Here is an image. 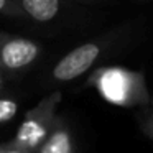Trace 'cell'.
<instances>
[{
    "instance_id": "cell-1",
    "label": "cell",
    "mask_w": 153,
    "mask_h": 153,
    "mask_svg": "<svg viewBox=\"0 0 153 153\" xmlns=\"http://www.w3.org/2000/svg\"><path fill=\"white\" fill-rule=\"evenodd\" d=\"M87 86L94 87L109 104L122 109H142L152 100L142 73L123 68H102L91 74Z\"/></svg>"
},
{
    "instance_id": "cell-2",
    "label": "cell",
    "mask_w": 153,
    "mask_h": 153,
    "mask_svg": "<svg viewBox=\"0 0 153 153\" xmlns=\"http://www.w3.org/2000/svg\"><path fill=\"white\" fill-rule=\"evenodd\" d=\"M61 99H63L61 92L54 91L43 97L33 109L25 114L23 120L17 128V133L12 138L22 150H25L27 153L38 152L56 120V109Z\"/></svg>"
},
{
    "instance_id": "cell-3",
    "label": "cell",
    "mask_w": 153,
    "mask_h": 153,
    "mask_svg": "<svg viewBox=\"0 0 153 153\" xmlns=\"http://www.w3.org/2000/svg\"><path fill=\"white\" fill-rule=\"evenodd\" d=\"M43 56V46L31 38L0 31V71L5 76L27 73Z\"/></svg>"
},
{
    "instance_id": "cell-4",
    "label": "cell",
    "mask_w": 153,
    "mask_h": 153,
    "mask_svg": "<svg viewBox=\"0 0 153 153\" xmlns=\"http://www.w3.org/2000/svg\"><path fill=\"white\" fill-rule=\"evenodd\" d=\"M105 53V45L100 41H87L66 53L50 71L51 84L73 82L84 76Z\"/></svg>"
},
{
    "instance_id": "cell-5",
    "label": "cell",
    "mask_w": 153,
    "mask_h": 153,
    "mask_svg": "<svg viewBox=\"0 0 153 153\" xmlns=\"http://www.w3.org/2000/svg\"><path fill=\"white\" fill-rule=\"evenodd\" d=\"M36 153H76V137L64 115H56L50 133Z\"/></svg>"
},
{
    "instance_id": "cell-6",
    "label": "cell",
    "mask_w": 153,
    "mask_h": 153,
    "mask_svg": "<svg viewBox=\"0 0 153 153\" xmlns=\"http://www.w3.org/2000/svg\"><path fill=\"white\" fill-rule=\"evenodd\" d=\"M27 20L35 23H51L63 10V0H15Z\"/></svg>"
},
{
    "instance_id": "cell-7",
    "label": "cell",
    "mask_w": 153,
    "mask_h": 153,
    "mask_svg": "<svg viewBox=\"0 0 153 153\" xmlns=\"http://www.w3.org/2000/svg\"><path fill=\"white\" fill-rule=\"evenodd\" d=\"M135 120L142 133L153 142V97L146 107L135 110Z\"/></svg>"
},
{
    "instance_id": "cell-8",
    "label": "cell",
    "mask_w": 153,
    "mask_h": 153,
    "mask_svg": "<svg viewBox=\"0 0 153 153\" xmlns=\"http://www.w3.org/2000/svg\"><path fill=\"white\" fill-rule=\"evenodd\" d=\"M18 110H20V102L17 97L2 94L0 96V125L12 122L17 117Z\"/></svg>"
},
{
    "instance_id": "cell-9",
    "label": "cell",
    "mask_w": 153,
    "mask_h": 153,
    "mask_svg": "<svg viewBox=\"0 0 153 153\" xmlns=\"http://www.w3.org/2000/svg\"><path fill=\"white\" fill-rule=\"evenodd\" d=\"M0 15L2 17H10V18H20L27 20L23 10L15 0H0Z\"/></svg>"
},
{
    "instance_id": "cell-10",
    "label": "cell",
    "mask_w": 153,
    "mask_h": 153,
    "mask_svg": "<svg viewBox=\"0 0 153 153\" xmlns=\"http://www.w3.org/2000/svg\"><path fill=\"white\" fill-rule=\"evenodd\" d=\"M0 153H27V152L22 150L13 140H8L5 143H0Z\"/></svg>"
},
{
    "instance_id": "cell-11",
    "label": "cell",
    "mask_w": 153,
    "mask_h": 153,
    "mask_svg": "<svg viewBox=\"0 0 153 153\" xmlns=\"http://www.w3.org/2000/svg\"><path fill=\"white\" fill-rule=\"evenodd\" d=\"M7 79H8V77L0 71V96L5 94V91H7Z\"/></svg>"
},
{
    "instance_id": "cell-12",
    "label": "cell",
    "mask_w": 153,
    "mask_h": 153,
    "mask_svg": "<svg viewBox=\"0 0 153 153\" xmlns=\"http://www.w3.org/2000/svg\"><path fill=\"white\" fill-rule=\"evenodd\" d=\"M69 2H71V0H69Z\"/></svg>"
}]
</instances>
